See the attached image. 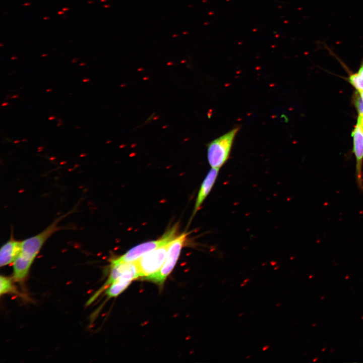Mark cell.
<instances>
[{
	"label": "cell",
	"instance_id": "cell-1",
	"mask_svg": "<svg viewBox=\"0 0 363 363\" xmlns=\"http://www.w3.org/2000/svg\"><path fill=\"white\" fill-rule=\"evenodd\" d=\"M57 231L53 224L31 237L22 241L21 250L13 263V279L22 283L27 278L30 267L46 240Z\"/></svg>",
	"mask_w": 363,
	"mask_h": 363
},
{
	"label": "cell",
	"instance_id": "cell-2",
	"mask_svg": "<svg viewBox=\"0 0 363 363\" xmlns=\"http://www.w3.org/2000/svg\"><path fill=\"white\" fill-rule=\"evenodd\" d=\"M239 129L236 127L207 145V159L211 168L220 169L228 161Z\"/></svg>",
	"mask_w": 363,
	"mask_h": 363
},
{
	"label": "cell",
	"instance_id": "cell-3",
	"mask_svg": "<svg viewBox=\"0 0 363 363\" xmlns=\"http://www.w3.org/2000/svg\"><path fill=\"white\" fill-rule=\"evenodd\" d=\"M170 243L145 254L136 261L140 277L148 279L159 271L165 262Z\"/></svg>",
	"mask_w": 363,
	"mask_h": 363
},
{
	"label": "cell",
	"instance_id": "cell-4",
	"mask_svg": "<svg viewBox=\"0 0 363 363\" xmlns=\"http://www.w3.org/2000/svg\"><path fill=\"white\" fill-rule=\"evenodd\" d=\"M176 226L169 229L160 238L145 242L138 245L124 254L123 255L111 261L116 263H130L137 261L145 254L167 243H170L175 238Z\"/></svg>",
	"mask_w": 363,
	"mask_h": 363
},
{
	"label": "cell",
	"instance_id": "cell-5",
	"mask_svg": "<svg viewBox=\"0 0 363 363\" xmlns=\"http://www.w3.org/2000/svg\"><path fill=\"white\" fill-rule=\"evenodd\" d=\"M187 234L182 233L173 239L169 244L165 262L156 274L148 279L157 283L162 284L174 267L179 256L182 249L186 239Z\"/></svg>",
	"mask_w": 363,
	"mask_h": 363
},
{
	"label": "cell",
	"instance_id": "cell-6",
	"mask_svg": "<svg viewBox=\"0 0 363 363\" xmlns=\"http://www.w3.org/2000/svg\"><path fill=\"white\" fill-rule=\"evenodd\" d=\"M140 277L139 269L137 263H116L111 261L110 272L108 279L103 286L90 298L88 304L91 302L98 296V295L104 289L107 288L109 285L116 280L130 281Z\"/></svg>",
	"mask_w": 363,
	"mask_h": 363
},
{
	"label": "cell",
	"instance_id": "cell-7",
	"mask_svg": "<svg viewBox=\"0 0 363 363\" xmlns=\"http://www.w3.org/2000/svg\"><path fill=\"white\" fill-rule=\"evenodd\" d=\"M353 139L352 151L355 158V177L358 189L363 191V131L356 123L351 133Z\"/></svg>",
	"mask_w": 363,
	"mask_h": 363
},
{
	"label": "cell",
	"instance_id": "cell-8",
	"mask_svg": "<svg viewBox=\"0 0 363 363\" xmlns=\"http://www.w3.org/2000/svg\"><path fill=\"white\" fill-rule=\"evenodd\" d=\"M219 170L220 169L211 168L202 182L198 193L192 217L196 214L211 192L217 178Z\"/></svg>",
	"mask_w": 363,
	"mask_h": 363
},
{
	"label": "cell",
	"instance_id": "cell-9",
	"mask_svg": "<svg viewBox=\"0 0 363 363\" xmlns=\"http://www.w3.org/2000/svg\"><path fill=\"white\" fill-rule=\"evenodd\" d=\"M22 241L14 238L13 233L11 237L1 248L0 266L1 267L13 264L21 250Z\"/></svg>",
	"mask_w": 363,
	"mask_h": 363
},
{
	"label": "cell",
	"instance_id": "cell-10",
	"mask_svg": "<svg viewBox=\"0 0 363 363\" xmlns=\"http://www.w3.org/2000/svg\"><path fill=\"white\" fill-rule=\"evenodd\" d=\"M131 282L116 280L109 285L107 288L105 294L109 298L116 297L124 291Z\"/></svg>",
	"mask_w": 363,
	"mask_h": 363
},
{
	"label": "cell",
	"instance_id": "cell-11",
	"mask_svg": "<svg viewBox=\"0 0 363 363\" xmlns=\"http://www.w3.org/2000/svg\"><path fill=\"white\" fill-rule=\"evenodd\" d=\"M13 278L1 275L0 277V295L7 294H20L13 282Z\"/></svg>",
	"mask_w": 363,
	"mask_h": 363
},
{
	"label": "cell",
	"instance_id": "cell-12",
	"mask_svg": "<svg viewBox=\"0 0 363 363\" xmlns=\"http://www.w3.org/2000/svg\"><path fill=\"white\" fill-rule=\"evenodd\" d=\"M348 81L357 91H363V62L358 71L349 76Z\"/></svg>",
	"mask_w": 363,
	"mask_h": 363
},
{
	"label": "cell",
	"instance_id": "cell-13",
	"mask_svg": "<svg viewBox=\"0 0 363 363\" xmlns=\"http://www.w3.org/2000/svg\"><path fill=\"white\" fill-rule=\"evenodd\" d=\"M354 104L358 115H363V101L357 91L354 96Z\"/></svg>",
	"mask_w": 363,
	"mask_h": 363
},
{
	"label": "cell",
	"instance_id": "cell-14",
	"mask_svg": "<svg viewBox=\"0 0 363 363\" xmlns=\"http://www.w3.org/2000/svg\"><path fill=\"white\" fill-rule=\"evenodd\" d=\"M357 123L359 125L363 131V115H358Z\"/></svg>",
	"mask_w": 363,
	"mask_h": 363
},
{
	"label": "cell",
	"instance_id": "cell-15",
	"mask_svg": "<svg viewBox=\"0 0 363 363\" xmlns=\"http://www.w3.org/2000/svg\"><path fill=\"white\" fill-rule=\"evenodd\" d=\"M363 101V91H357Z\"/></svg>",
	"mask_w": 363,
	"mask_h": 363
},
{
	"label": "cell",
	"instance_id": "cell-16",
	"mask_svg": "<svg viewBox=\"0 0 363 363\" xmlns=\"http://www.w3.org/2000/svg\"><path fill=\"white\" fill-rule=\"evenodd\" d=\"M64 13V12H58V14H62Z\"/></svg>",
	"mask_w": 363,
	"mask_h": 363
},
{
	"label": "cell",
	"instance_id": "cell-17",
	"mask_svg": "<svg viewBox=\"0 0 363 363\" xmlns=\"http://www.w3.org/2000/svg\"><path fill=\"white\" fill-rule=\"evenodd\" d=\"M8 103H3V104H2V106L7 105H8Z\"/></svg>",
	"mask_w": 363,
	"mask_h": 363
},
{
	"label": "cell",
	"instance_id": "cell-18",
	"mask_svg": "<svg viewBox=\"0 0 363 363\" xmlns=\"http://www.w3.org/2000/svg\"><path fill=\"white\" fill-rule=\"evenodd\" d=\"M17 96H18L17 95H15V96L12 97V98H16V97H17Z\"/></svg>",
	"mask_w": 363,
	"mask_h": 363
},
{
	"label": "cell",
	"instance_id": "cell-19",
	"mask_svg": "<svg viewBox=\"0 0 363 363\" xmlns=\"http://www.w3.org/2000/svg\"><path fill=\"white\" fill-rule=\"evenodd\" d=\"M68 10V8H67V9H65V8L63 9V10H64V11H66V10Z\"/></svg>",
	"mask_w": 363,
	"mask_h": 363
},
{
	"label": "cell",
	"instance_id": "cell-20",
	"mask_svg": "<svg viewBox=\"0 0 363 363\" xmlns=\"http://www.w3.org/2000/svg\"><path fill=\"white\" fill-rule=\"evenodd\" d=\"M29 5V4H28V3L25 4H24V5H25H25Z\"/></svg>",
	"mask_w": 363,
	"mask_h": 363
},
{
	"label": "cell",
	"instance_id": "cell-21",
	"mask_svg": "<svg viewBox=\"0 0 363 363\" xmlns=\"http://www.w3.org/2000/svg\"><path fill=\"white\" fill-rule=\"evenodd\" d=\"M19 142V141H16V142H15V143H17V142Z\"/></svg>",
	"mask_w": 363,
	"mask_h": 363
}]
</instances>
